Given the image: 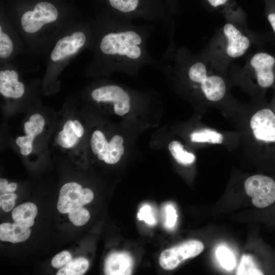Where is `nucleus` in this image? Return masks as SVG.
<instances>
[{"label":"nucleus","mask_w":275,"mask_h":275,"mask_svg":"<svg viewBox=\"0 0 275 275\" xmlns=\"http://www.w3.org/2000/svg\"><path fill=\"white\" fill-rule=\"evenodd\" d=\"M168 32V45L157 66L175 76L181 89L226 116L239 103L231 94L229 69L202 51L195 53L185 47H177L175 31Z\"/></svg>","instance_id":"f257e3e1"},{"label":"nucleus","mask_w":275,"mask_h":275,"mask_svg":"<svg viewBox=\"0 0 275 275\" xmlns=\"http://www.w3.org/2000/svg\"><path fill=\"white\" fill-rule=\"evenodd\" d=\"M93 30V64L101 69L134 73L144 65L158 66L148 49L153 26L136 25L107 11L98 17Z\"/></svg>","instance_id":"f03ea898"},{"label":"nucleus","mask_w":275,"mask_h":275,"mask_svg":"<svg viewBox=\"0 0 275 275\" xmlns=\"http://www.w3.org/2000/svg\"><path fill=\"white\" fill-rule=\"evenodd\" d=\"M227 117L239 135L238 150L275 159V113L264 99L239 103Z\"/></svg>","instance_id":"7ed1b4c3"},{"label":"nucleus","mask_w":275,"mask_h":275,"mask_svg":"<svg viewBox=\"0 0 275 275\" xmlns=\"http://www.w3.org/2000/svg\"><path fill=\"white\" fill-rule=\"evenodd\" d=\"M232 85L240 87L253 100L264 99L266 91L275 89V56L263 51L249 56L243 66L230 65Z\"/></svg>","instance_id":"20e7f679"},{"label":"nucleus","mask_w":275,"mask_h":275,"mask_svg":"<svg viewBox=\"0 0 275 275\" xmlns=\"http://www.w3.org/2000/svg\"><path fill=\"white\" fill-rule=\"evenodd\" d=\"M259 40V36L248 27L226 21L201 51L229 69L232 62L247 54Z\"/></svg>","instance_id":"39448f33"},{"label":"nucleus","mask_w":275,"mask_h":275,"mask_svg":"<svg viewBox=\"0 0 275 275\" xmlns=\"http://www.w3.org/2000/svg\"><path fill=\"white\" fill-rule=\"evenodd\" d=\"M109 13L131 21L143 19L146 21L175 26L170 14L167 0H103Z\"/></svg>","instance_id":"423d86ee"},{"label":"nucleus","mask_w":275,"mask_h":275,"mask_svg":"<svg viewBox=\"0 0 275 275\" xmlns=\"http://www.w3.org/2000/svg\"><path fill=\"white\" fill-rule=\"evenodd\" d=\"M59 16V10L54 5L42 1L23 13L20 17V25L25 33L34 35L45 26L57 21Z\"/></svg>","instance_id":"0eeeda50"},{"label":"nucleus","mask_w":275,"mask_h":275,"mask_svg":"<svg viewBox=\"0 0 275 275\" xmlns=\"http://www.w3.org/2000/svg\"><path fill=\"white\" fill-rule=\"evenodd\" d=\"M246 194L252 198L253 204L263 209L275 204V179L264 174H255L244 182Z\"/></svg>","instance_id":"6e6552de"},{"label":"nucleus","mask_w":275,"mask_h":275,"mask_svg":"<svg viewBox=\"0 0 275 275\" xmlns=\"http://www.w3.org/2000/svg\"><path fill=\"white\" fill-rule=\"evenodd\" d=\"M91 40H93V30L74 31L60 38L50 54L53 63L62 62L76 54Z\"/></svg>","instance_id":"1a4fd4ad"},{"label":"nucleus","mask_w":275,"mask_h":275,"mask_svg":"<svg viewBox=\"0 0 275 275\" xmlns=\"http://www.w3.org/2000/svg\"><path fill=\"white\" fill-rule=\"evenodd\" d=\"M203 250L204 245L199 240L185 241L163 251L159 256V264L165 270H173L185 260L198 256Z\"/></svg>","instance_id":"9d476101"},{"label":"nucleus","mask_w":275,"mask_h":275,"mask_svg":"<svg viewBox=\"0 0 275 275\" xmlns=\"http://www.w3.org/2000/svg\"><path fill=\"white\" fill-rule=\"evenodd\" d=\"M91 96L97 102L113 103L115 113L119 116H123L130 110V94L117 85H105L96 88L91 92Z\"/></svg>","instance_id":"9b49d317"},{"label":"nucleus","mask_w":275,"mask_h":275,"mask_svg":"<svg viewBox=\"0 0 275 275\" xmlns=\"http://www.w3.org/2000/svg\"><path fill=\"white\" fill-rule=\"evenodd\" d=\"M82 187L76 182H69L61 188L57 204L59 211L68 213L74 208L82 206L80 203Z\"/></svg>","instance_id":"f8f14e48"},{"label":"nucleus","mask_w":275,"mask_h":275,"mask_svg":"<svg viewBox=\"0 0 275 275\" xmlns=\"http://www.w3.org/2000/svg\"><path fill=\"white\" fill-rule=\"evenodd\" d=\"M0 93L7 98H19L24 93V86L18 80V74L14 70L0 71Z\"/></svg>","instance_id":"ddd939ff"},{"label":"nucleus","mask_w":275,"mask_h":275,"mask_svg":"<svg viewBox=\"0 0 275 275\" xmlns=\"http://www.w3.org/2000/svg\"><path fill=\"white\" fill-rule=\"evenodd\" d=\"M133 261L127 252H115L107 258L104 271L108 275H128L132 272Z\"/></svg>","instance_id":"4468645a"},{"label":"nucleus","mask_w":275,"mask_h":275,"mask_svg":"<svg viewBox=\"0 0 275 275\" xmlns=\"http://www.w3.org/2000/svg\"><path fill=\"white\" fill-rule=\"evenodd\" d=\"M31 229L20 223H5L0 225V239L2 241L18 243L28 239Z\"/></svg>","instance_id":"2eb2a0df"},{"label":"nucleus","mask_w":275,"mask_h":275,"mask_svg":"<svg viewBox=\"0 0 275 275\" xmlns=\"http://www.w3.org/2000/svg\"><path fill=\"white\" fill-rule=\"evenodd\" d=\"M212 7L215 8H222V13L226 21L238 23L248 27L246 17L241 10L230 4V0H206Z\"/></svg>","instance_id":"dca6fc26"},{"label":"nucleus","mask_w":275,"mask_h":275,"mask_svg":"<svg viewBox=\"0 0 275 275\" xmlns=\"http://www.w3.org/2000/svg\"><path fill=\"white\" fill-rule=\"evenodd\" d=\"M123 142L122 136L118 135L114 136L103 150L97 154L98 159L108 164L117 163L124 153Z\"/></svg>","instance_id":"f3484780"},{"label":"nucleus","mask_w":275,"mask_h":275,"mask_svg":"<svg viewBox=\"0 0 275 275\" xmlns=\"http://www.w3.org/2000/svg\"><path fill=\"white\" fill-rule=\"evenodd\" d=\"M37 214V208L35 204L27 202L13 209L12 212V216L14 222L20 223L30 227L34 225V219Z\"/></svg>","instance_id":"a211bd4d"},{"label":"nucleus","mask_w":275,"mask_h":275,"mask_svg":"<svg viewBox=\"0 0 275 275\" xmlns=\"http://www.w3.org/2000/svg\"><path fill=\"white\" fill-rule=\"evenodd\" d=\"M169 149L175 160L181 165L189 166L196 160L195 155L185 149L183 145L178 141H172Z\"/></svg>","instance_id":"6ab92c4d"},{"label":"nucleus","mask_w":275,"mask_h":275,"mask_svg":"<svg viewBox=\"0 0 275 275\" xmlns=\"http://www.w3.org/2000/svg\"><path fill=\"white\" fill-rule=\"evenodd\" d=\"M73 121L68 120L65 123L63 130L58 134L57 141L59 146L64 148L73 147L78 141L79 138L73 131Z\"/></svg>","instance_id":"aec40b11"},{"label":"nucleus","mask_w":275,"mask_h":275,"mask_svg":"<svg viewBox=\"0 0 275 275\" xmlns=\"http://www.w3.org/2000/svg\"><path fill=\"white\" fill-rule=\"evenodd\" d=\"M89 265L88 260L83 257H79L70 260L61 268L57 272V275H81L87 270Z\"/></svg>","instance_id":"412c9836"},{"label":"nucleus","mask_w":275,"mask_h":275,"mask_svg":"<svg viewBox=\"0 0 275 275\" xmlns=\"http://www.w3.org/2000/svg\"><path fill=\"white\" fill-rule=\"evenodd\" d=\"M263 274V271L252 256L246 254L242 255L236 274L262 275Z\"/></svg>","instance_id":"4be33fe9"},{"label":"nucleus","mask_w":275,"mask_h":275,"mask_svg":"<svg viewBox=\"0 0 275 275\" xmlns=\"http://www.w3.org/2000/svg\"><path fill=\"white\" fill-rule=\"evenodd\" d=\"M45 125L44 118L38 114L32 115L29 121L24 124V130L26 135L35 138L40 134Z\"/></svg>","instance_id":"5701e85b"},{"label":"nucleus","mask_w":275,"mask_h":275,"mask_svg":"<svg viewBox=\"0 0 275 275\" xmlns=\"http://www.w3.org/2000/svg\"><path fill=\"white\" fill-rule=\"evenodd\" d=\"M216 258L221 266L227 270L233 269L236 265L233 254L226 247L221 246L216 250Z\"/></svg>","instance_id":"b1692460"},{"label":"nucleus","mask_w":275,"mask_h":275,"mask_svg":"<svg viewBox=\"0 0 275 275\" xmlns=\"http://www.w3.org/2000/svg\"><path fill=\"white\" fill-rule=\"evenodd\" d=\"M14 50V44L10 36L0 26V58L7 59L11 56Z\"/></svg>","instance_id":"393cba45"},{"label":"nucleus","mask_w":275,"mask_h":275,"mask_svg":"<svg viewBox=\"0 0 275 275\" xmlns=\"http://www.w3.org/2000/svg\"><path fill=\"white\" fill-rule=\"evenodd\" d=\"M68 217L73 225L80 226L88 222L90 214L88 210L82 206H79L72 209L68 213Z\"/></svg>","instance_id":"a878e982"},{"label":"nucleus","mask_w":275,"mask_h":275,"mask_svg":"<svg viewBox=\"0 0 275 275\" xmlns=\"http://www.w3.org/2000/svg\"><path fill=\"white\" fill-rule=\"evenodd\" d=\"M103 133L99 130L95 131L91 139V147L93 153L98 154L107 144Z\"/></svg>","instance_id":"bb28decb"},{"label":"nucleus","mask_w":275,"mask_h":275,"mask_svg":"<svg viewBox=\"0 0 275 275\" xmlns=\"http://www.w3.org/2000/svg\"><path fill=\"white\" fill-rule=\"evenodd\" d=\"M72 256L68 251H63L54 256L51 260V265L54 268H61L65 266L70 260Z\"/></svg>","instance_id":"cd10ccee"},{"label":"nucleus","mask_w":275,"mask_h":275,"mask_svg":"<svg viewBox=\"0 0 275 275\" xmlns=\"http://www.w3.org/2000/svg\"><path fill=\"white\" fill-rule=\"evenodd\" d=\"M140 220H144L147 223L153 225L155 223V219L152 215L151 207L147 205L142 207L138 214Z\"/></svg>","instance_id":"c85d7f7f"},{"label":"nucleus","mask_w":275,"mask_h":275,"mask_svg":"<svg viewBox=\"0 0 275 275\" xmlns=\"http://www.w3.org/2000/svg\"><path fill=\"white\" fill-rule=\"evenodd\" d=\"M166 214V224L169 228L173 227L176 222L177 215L175 208L171 205L167 206L165 208Z\"/></svg>","instance_id":"c756f323"},{"label":"nucleus","mask_w":275,"mask_h":275,"mask_svg":"<svg viewBox=\"0 0 275 275\" xmlns=\"http://www.w3.org/2000/svg\"><path fill=\"white\" fill-rule=\"evenodd\" d=\"M94 198V193L89 188H82L80 196V203L82 206L91 202Z\"/></svg>","instance_id":"7c9ffc66"},{"label":"nucleus","mask_w":275,"mask_h":275,"mask_svg":"<svg viewBox=\"0 0 275 275\" xmlns=\"http://www.w3.org/2000/svg\"><path fill=\"white\" fill-rule=\"evenodd\" d=\"M0 205L4 211L8 212L14 207L15 200H0Z\"/></svg>","instance_id":"2f4dec72"},{"label":"nucleus","mask_w":275,"mask_h":275,"mask_svg":"<svg viewBox=\"0 0 275 275\" xmlns=\"http://www.w3.org/2000/svg\"><path fill=\"white\" fill-rule=\"evenodd\" d=\"M72 127L73 131L78 138H80L83 135L84 129L82 125L78 120L73 121Z\"/></svg>","instance_id":"473e14b6"},{"label":"nucleus","mask_w":275,"mask_h":275,"mask_svg":"<svg viewBox=\"0 0 275 275\" xmlns=\"http://www.w3.org/2000/svg\"><path fill=\"white\" fill-rule=\"evenodd\" d=\"M167 5L170 14L172 17L174 18L177 10L178 0H167Z\"/></svg>","instance_id":"72a5a7b5"},{"label":"nucleus","mask_w":275,"mask_h":275,"mask_svg":"<svg viewBox=\"0 0 275 275\" xmlns=\"http://www.w3.org/2000/svg\"><path fill=\"white\" fill-rule=\"evenodd\" d=\"M266 18L273 33L275 34V11H269L267 13Z\"/></svg>","instance_id":"f704fd0d"},{"label":"nucleus","mask_w":275,"mask_h":275,"mask_svg":"<svg viewBox=\"0 0 275 275\" xmlns=\"http://www.w3.org/2000/svg\"><path fill=\"white\" fill-rule=\"evenodd\" d=\"M17 197V195L14 193H6L1 194L0 200H15Z\"/></svg>","instance_id":"c9c22d12"},{"label":"nucleus","mask_w":275,"mask_h":275,"mask_svg":"<svg viewBox=\"0 0 275 275\" xmlns=\"http://www.w3.org/2000/svg\"><path fill=\"white\" fill-rule=\"evenodd\" d=\"M8 181L6 179L1 178L0 180V191L1 194L6 193V188L8 185Z\"/></svg>","instance_id":"e433bc0d"},{"label":"nucleus","mask_w":275,"mask_h":275,"mask_svg":"<svg viewBox=\"0 0 275 275\" xmlns=\"http://www.w3.org/2000/svg\"><path fill=\"white\" fill-rule=\"evenodd\" d=\"M17 188V184L15 182H11L8 184L6 188V192L7 193H13L16 190Z\"/></svg>","instance_id":"4c0bfd02"},{"label":"nucleus","mask_w":275,"mask_h":275,"mask_svg":"<svg viewBox=\"0 0 275 275\" xmlns=\"http://www.w3.org/2000/svg\"><path fill=\"white\" fill-rule=\"evenodd\" d=\"M269 105L270 107H271V108L272 109V110L275 113V89H274V94H273V98L270 103H269Z\"/></svg>","instance_id":"58836bf2"},{"label":"nucleus","mask_w":275,"mask_h":275,"mask_svg":"<svg viewBox=\"0 0 275 275\" xmlns=\"http://www.w3.org/2000/svg\"><path fill=\"white\" fill-rule=\"evenodd\" d=\"M275 160V159H274Z\"/></svg>","instance_id":"ea45409f"}]
</instances>
